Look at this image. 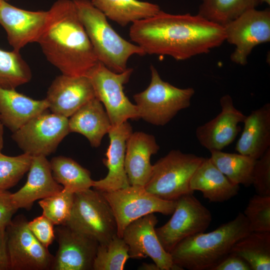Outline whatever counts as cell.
<instances>
[{"instance_id":"cell-1","label":"cell","mask_w":270,"mask_h":270,"mask_svg":"<svg viewBox=\"0 0 270 270\" xmlns=\"http://www.w3.org/2000/svg\"><path fill=\"white\" fill-rule=\"evenodd\" d=\"M131 40L145 54L168 56L176 60L207 54L226 41L223 26L198 14H172L162 10L130 28Z\"/></svg>"},{"instance_id":"cell-2","label":"cell","mask_w":270,"mask_h":270,"mask_svg":"<svg viewBox=\"0 0 270 270\" xmlns=\"http://www.w3.org/2000/svg\"><path fill=\"white\" fill-rule=\"evenodd\" d=\"M37 42L62 74L86 76L98 62L72 0L54 2Z\"/></svg>"},{"instance_id":"cell-3","label":"cell","mask_w":270,"mask_h":270,"mask_svg":"<svg viewBox=\"0 0 270 270\" xmlns=\"http://www.w3.org/2000/svg\"><path fill=\"white\" fill-rule=\"evenodd\" d=\"M250 232L248 220L239 212L213 231L184 239L170 253L174 264L182 270H212L238 241Z\"/></svg>"},{"instance_id":"cell-4","label":"cell","mask_w":270,"mask_h":270,"mask_svg":"<svg viewBox=\"0 0 270 270\" xmlns=\"http://www.w3.org/2000/svg\"><path fill=\"white\" fill-rule=\"evenodd\" d=\"M72 1L98 61L108 69L122 72L128 68L130 56L146 54L138 46L120 36L90 0Z\"/></svg>"},{"instance_id":"cell-5","label":"cell","mask_w":270,"mask_h":270,"mask_svg":"<svg viewBox=\"0 0 270 270\" xmlns=\"http://www.w3.org/2000/svg\"><path fill=\"white\" fill-rule=\"evenodd\" d=\"M150 70L149 86L133 98L140 118L156 126H164L179 111L190 106L195 90L192 88H178L163 80L152 64Z\"/></svg>"},{"instance_id":"cell-6","label":"cell","mask_w":270,"mask_h":270,"mask_svg":"<svg viewBox=\"0 0 270 270\" xmlns=\"http://www.w3.org/2000/svg\"><path fill=\"white\" fill-rule=\"evenodd\" d=\"M204 158L179 150H172L154 165L146 190L162 200H176L194 194L190 182Z\"/></svg>"},{"instance_id":"cell-7","label":"cell","mask_w":270,"mask_h":270,"mask_svg":"<svg viewBox=\"0 0 270 270\" xmlns=\"http://www.w3.org/2000/svg\"><path fill=\"white\" fill-rule=\"evenodd\" d=\"M94 238L108 242L117 234L115 217L102 192L90 188L74 194L71 214L66 225Z\"/></svg>"},{"instance_id":"cell-8","label":"cell","mask_w":270,"mask_h":270,"mask_svg":"<svg viewBox=\"0 0 270 270\" xmlns=\"http://www.w3.org/2000/svg\"><path fill=\"white\" fill-rule=\"evenodd\" d=\"M133 69L127 68L116 73L100 62L86 74L94 90L96 97L102 103L109 116L112 126H117L128 119L140 118L137 107L124 92Z\"/></svg>"},{"instance_id":"cell-9","label":"cell","mask_w":270,"mask_h":270,"mask_svg":"<svg viewBox=\"0 0 270 270\" xmlns=\"http://www.w3.org/2000/svg\"><path fill=\"white\" fill-rule=\"evenodd\" d=\"M111 207L117 226V235L122 238L126 228L133 221L146 214L174 212L176 200L160 198L147 192L144 186H130L110 192H102Z\"/></svg>"},{"instance_id":"cell-10","label":"cell","mask_w":270,"mask_h":270,"mask_svg":"<svg viewBox=\"0 0 270 270\" xmlns=\"http://www.w3.org/2000/svg\"><path fill=\"white\" fill-rule=\"evenodd\" d=\"M172 214L166 224L155 228L162 246L169 253L184 239L204 232L212 220L210 212L193 194L178 198Z\"/></svg>"},{"instance_id":"cell-11","label":"cell","mask_w":270,"mask_h":270,"mask_svg":"<svg viewBox=\"0 0 270 270\" xmlns=\"http://www.w3.org/2000/svg\"><path fill=\"white\" fill-rule=\"evenodd\" d=\"M48 111L38 115L12 133V140L24 153L46 157L55 152L70 132L68 118Z\"/></svg>"},{"instance_id":"cell-12","label":"cell","mask_w":270,"mask_h":270,"mask_svg":"<svg viewBox=\"0 0 270 270\" xmlns=\"http://www.w3.org/2000/svg\"><path fill=\"white\" fill-rule=\"evenodd\" d=\"M22 215L12 220L6 228L10 270H50L54 257L34 236Z\"/></svg>"},{"instance_id":"cell-13","label":"cell","mask_w":270,"mask_h":270,"mask_svg":"<svg viewBox=\"0 0 270 270\" xmlns=\"http://www.w3.org/2000/svg\"><path fill=\"white\" fill-rule=\"evenodd\" d=\"M223 26L226 41L235 46L231 60L244 66L255 46L270 41V10L250 9Z\"/></svg>"},{"instance_id":"cell-14","label":"cell","mask_w":270,"mask_h":270,"mask_svg":"<svg viewBox=\"0 0 270 270\" xmlns=\"http://www.w3.org/2000/svg\"><path fill=\"white\" fill-rule=\"evenodd\" d=\"M158 222L154 214H150L133 221L126 228L122 238L128 246L130 257H150L160 270H182L174 264L170 253L160 242L155 230Z\"/></svg>"},{"instance_id":"cell-15","label":"cell","mask_w":270,"mask_h":270,"mask_svg":"<svg viewBox=\"0 0 270 270\" xmlns=\"http://www.w3.org/2000/svg\"><path fill=\"white\" fill-rule=\"evenodd\" d=\"M54 231L58 248L50 270H92L98 242L66 225L60 226Z\"/></svg>"},{"instance_id":"cell-16","label":"cell","mask_w":270,"mask_h":270,"mask_svg":"<svg viewBox=\"0 0 270 270\" xmlns=\"http://www.w3.org/2000/svg\"><path fill=\"white\" fill-rule=\"evenodd\" d=\"M94 98V88L87 76L62 74L52 82L45 99L50 112L68 118Z\"/></svg>"},{"instance_id":"cell-17","label":"cell","mask_w":270,"mask_h":270,"mask_svg":"<svg viewBox=\"0 0 270 270\" xmlns=\"http://www.w3.org/2000/svg\"><path fill=\"white\" fill-rule=\"evenodd\" d=\"M220 102V112L196 130L200 144L210 152L222 150L232 144L241 130L238 124L243 122L246 116L235 108L229 94L223 96Z\"/></svg>"},{"instance_id":"cell-18","label":"cell","mask_w":270,"mask_h":270,"mask_svg":"<svg viewBox=\"0 0 270 270\" xmlns=\"http://www.w3.org/2000/svg\"><path fill=\"white\" fill-rule=\"evenodd\" d=\"M47 11H31L0 2V24L13 50L20 52L28 44L37 42L43 30Z\"/></svg>"},{"instance_id":"cell-19","label":"cell","mask_w":270,"mask_h":270,"mask_svg":"<svg viewBox=\"0 0 270 270\" xmlns=\"http://www.w3.org/2000/svg\"><path fill=\"white\" fill-rule=\"evenodd\" d=\"M132 132L128 121L112 126L108 132L110 144L102 162L108 170L106 176L94 180L92 187L100 192H110L130 186L124 166L126 140Z\"/></svg>"},{"instance_id":"cell-20","label":"cell","mask_w":270,"mask_h":270,"mask_svg":"<svg viewBox=\"0 0 270 270\" xmlns=\"http://www.w3.org/2000/svg\"><path fill=\"white\" fill-rule=\"evenodd\" d=\"M63 188L54 179L46 156H33L26 183L12 194V198L18 209L29 210L35 201L56 194Z\"/></svg>"},{"instance_id":"cell-21","label":"cell","mask_w":270,"mask_h":270,"mask_svg":"<svg viewBox=\"0 0 270 270\" xmlns=\"http://www.w3.org/2000/svg\"><path fill=\"white\" fill-rule=\"evenodd\" d=\"M160 146L155 137L142 132H132L126 142L124 166L130 185L144 186L152 169L150 157Z\"/></svg>"},{"instance_id":"cell-22","label":"cell","mask_w":270,"mask_h":270,"mask_svg":"<svg viewBox=\"0 0 270 270\" xmlns=\"http://www.w3.org/2000/svg\"><path fill=\"white\" fill-rule=\"evenodd\" d=\"M47 110L45 98L34 100L16 89L0 88V122L12 132Z\"/></svg>"},{"instance_id":"cell-23","label":"cell","mask_w":270,"mask_h":270,"mask_svg":"<svg viewBox=\"0 0 270 270\" xmlns=\"http://www.w3.org/2000/svg\"><path fill=\"white\" fill-rule=\"evenodd\" d=\"M243 122L235 149L240 154L258 160L270 148V104L252 110Z\"/></svg>"},{"instance_id":"cell-24","label":"cell","mask_w":270,"mask_h":270,"mask_svg":"<svg viewBox=\"0 0 270 270\" xmlns=\"http://www.w3.org/2000/svg\"><path fill=\"white\" fill-rule=\"evenodd\" d=\"M190 188L199 190L210 202H224L235 196L239 185L232 182L215 166L210 158H204L192 175Z\"/></svg>"},{"instance_id":"cell-25","label":"cell","mask_w":270,"mask_h":270,"mask_svg":"<svg viewBox=\"0 0 270 270\" xmlns=\"http://www.w3.org/2000/svg\"><path fill=\"white\" fill-rule=\"evenodd\" d=\"M70 132L84 136L92 147H98L112 127L102 103L96 97L77 110L68 118Z\"/></svg>"},{"instance_id":"cell-26","label":"cell","mask_w":270,"mask_h":270,"mask_svg":"<svg viewBox=\"0 0 270 270\" xmlns=\"http://www.w3.org/2000/svg\"><path fill=\"white\" fill-rule=\"evenodd\" d=\"M106 18L122 26L152 16L160 11L158 4L138 0H90Z\"/></svg>"},{"instance_id":"cell-27","label":"cell","mask_w":270,"mask_h":270,"mask_svg":"<svg viewBox=\"0 0 270 270\" xmlns=\"http://www.w3.org/2000/svg\"><path fill=\"white\" fill-rule=\"evenodd\" d=\"M230 252L244 258L252 270H270V232H252L238 241Z\"/></svg>"},{"instance_id":"cell-28","label":"cell","mask_w":270,"mask_h":270,"mask_svg":"<svg viewBox=\"0 0 270 270\" xmlns=\"http://www.w3.org/2000/svg\"><path fill=\"white\" fill-rule=\"evenodd\" d=\"M50 162L54 179L64 189L74 194L92 187L90 171L72 158L60 156Z\"/></svg>"},{"instance_id":"cell-29","label":"cell","mask_w":270,"mask_h":270,"mask_svg":"<svg viewBox=\"0 0 270 270\" xmlns=\"http://www.w3.org/2000/svg\"><path fill=\"white\" fill-rule=\"evenodd\" d=\"M210 152L213 163L232 182L246 187L252 185L256 160L239 153H227L222 150Z\"/></svg>"},{"instance_id":"cell-30","label":"cell","mask_w":270,"mask_h":270,"mask_svg":"<svg viewBox=\"0 0 270 270\" xmlns=\"http://www.w3.org/2000/svg\"><path fill=\"white\" fill-rule=\"evenodd\" d=\"M198 14L206 19L224 26L244 12L256 8L259 0H200Z\"/></svg>"},{"instance_id":"cell-31","label":"cell","mask_w":270,"mask_h":270,"mask_svg":"<svg viewBox=\"0 0 270 270\" xmlns=\"http://www.w3.org/2000/svg\"><path fill=\"white\" fill-rule=\"evenodd\" d=\"M32 72L20 52L0 48V88L16 89L32 78Z\"/></svg>"},{"instance_id":"cell-32","label":"cell","mask_w":270,"mask_h":270,"mask_svg":"<svg viewBox=\"0 0 270 270\" xmlns=\"http://www.w3.org/2000/svg\"><path fill=\"white\" fill-rule=\"evenodd\" d=\"M130 258L128 246L116 234L108 242L98 244L92 270H122Z\"/></svg>"},{"instance_id":"cell-33","label":"cell","mask_w":270,"mask_h":270,"mask_svg":"<svg viewBox=\"0 0 270 270\" xmlns=\"http://www.w3.org/2000/svg\"><path fill=\"white\" fill-rule=\"evenodd\" d=\"M74 200V194L63 188L60 192L40 200L38 204L42 215L54 225H66L70 219Z\"/></svg>"},{"instance_id":"cell-34","label":"cell","mask_w":270,"mask_h":270,"mask_svg":"<svg viewBox=\"0 0 270 270\" xmlns=\"http://www.w3.org/2000/svg\"><path fill=\"white\" fill-rule=\"evenodd\" d=\"M32 156L23 153L11 156L0 152V190L14 186L28 171Z\"/></svg>"},{"instance_id":"cell-35","label":"cell","mask_w":270,"mask_h":270,"mask_svg":"<svg viewBox=\"0 0 270 270\" xmlns=\"http://www.w3.org/2000/svg\"><path fill=\"white\" fill-rule=\"evenodd\" d=\"M243 214L252 232H270V196L254 195Z\"/></svg>"},{"instance_id":"cell-36","label":"cell","mask_w":270,"mask_h":270,"mask_svg":"<svg viewBox=\"0 0 270 270\" xmlns=\"http://www.w3.org/2000/svg\"><path fill=\"white\" fill-rule=\"evenodd\" d=\"M252 185L257 194L270 196V148L256 161Z\"/></svg>"},{"instance_id":"cell-37","label":"cell","mask_w":270,"mask_h":270,"mask_svg":"<svg viewBox=\"0 0 270 270\" xmlns=\"http://www.w3.org/2000/svg\"><path fill=\"white\" fill-rule=\"evenodd\" d=\"M28 225L34 236L45 247L48 248L54 240V224L44 215L28 222Z\"/></svg>"},{"instance_id":"cell-38","label":"cell","mask_w":270,"mask_h":270,"mask_svg":"<svg viewBox=\"0 0 270 270\" xmlns=\"http://www.w3.org/2000/svg\"><path fill=\"white\" fill-rule=\"evenodd\" d=\"M12 193L8 190H0V228L6 229L18 210L14 204Z\"/></svg>"},{"instance_id":"cell-39","label":"cell","mask_w":270,"mask_h":270,"mask_svg":"<svg viewBox=\"0 0 270 270\" xmlns=\"http://www.w3.org/2000/svg\"><path fill=\"white\" fill-rule=\"evenodd\" d=\"M212 270H252L249 264L241 256L230 252Z\"/></svg>"},{"instance_id":"cell-40","label":"cell","mask_w":270,"mask_h":270,"mask_svg":"<svg viewBox=\"0 0 270 270\" xmlns=\"http://www.w3.org/2000/svg\"><path fill=\"white\" fill-rule=\"evenodd\" d=\"M10 270L6 229L0 228V270Z\"/></svg>"},{"instance_id":"cell-41","label":"cell","mask_w":270,"mask_h":270,"mask_svg":"<svg viewBox=\"0 0 270 270\" xmlns=\"http://www.w3.org/2000/svg\"><path fill=\"white\" fill-rule=\"evenodd\" d=\"M139 270H160L158 265L154 263H142L138 268Z\"/></svg>"},{"instance_id":"cell-42","label":"cell","mask_w":270,"mask_h":270,"mask_svg":"<svg viewBox=\"0 0 270 270\" xmlns=\"http://www.w3.org/2000/svg\"><path fill=\"white\" fill-rule=\"evenodd\" d=\"M4 126L0 122V152L4 146Z\"/></svg>"},{"instance_id":"cell-43","label":"cell","mask_w":270,"mask_h":270,"mask_svg":"<svg viewBox=\"0 0 270 270\" xmlns=\"http://www.w3.org/2000/svg\"><path fill=\"white\" fill-rule=\"evenodd\" d=\"M260 2H264L266 4H270V0H259Z\"/></svg>"},{"instance_id":"cell-44","label":"cell","mask_w":270,"mask_h":270,"mask_svg":"<svg viewBox=\"0 0 270 270\" xmlns=\"http://www.w3.org/2000/svg\"><path fill=\"white\" fill-rule=\"evenodd\" d=\"M8 0H0V2L3 1H8Z\"/></svg>"}]
</instances>
